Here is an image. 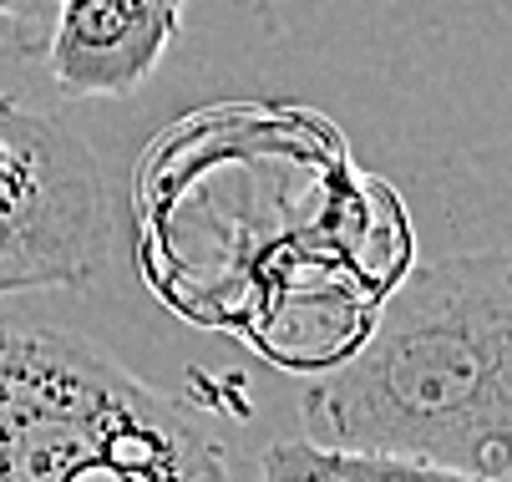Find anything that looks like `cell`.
Returning a JSON list of instances; mask_svg holds the SVG:
<instances>
[{"label": "cell", "instance_id": "obj_1", "mask_svg": "<svg viewBox=\"0 0 512 482\" xmlns=\"http://www.w3.org/2000/svg\"><path fill=\"white\" fill-rule=\"evenodd\" d=\"M325 447L401 452L487 482L512 472V249L411 269L371 330L300 396Z\"/></svg>", "mask_w": 512, "mask_h": 482}, {"label": "cell", "instance_id": "obj_2", "mask_svg": "<svg viewBox=\"0 0 512 482\" xmlns=\"http://www.w3.org/2000/svg\"><path fill=\"white\" fill-rule=\"evenodd\" d=\"M0 482H229L224 447L71 330L0 325Z\"/></svg>", "mask_w": 512, "mask_h": 482}, {"label": "cell", "instance_id": "obj_3", "mask_svg": "<svg viewBox=\"0 0 512 482\" xmlns=\"http://www.w3.org/2000/svg\"><path fill=\"white\" fill-rule=\"evenodd\" d=\"M112 234L97 153L56 117L0 97V300L97 280Z\"/></svg>", "mask_w": 512, "mask_h": 482}, {"label": "cell", "instance_id": "obj_4", "mask_svg": "<svg viewBox=\"0 0 512 482\" xmlns=\"http://www.w3.org/2000/svg\"><path fill=\"white\" fill-rule=\"evenodd\" d=\"M188 0H56L46 72L71 102H122L148 87L183 31Z\"/></svg>", "mask_w": 512, "mask_h": 482}, {"label": "cell", "instance_id": "obj_5", "mask_svg": "<svg viewBox=\"0 0 512 482\" xmlns=\"http://www.w3.org/2000/svg\"><path fill=\"white\" fill-rule=\"evenodd\" d=\"M264 482H487L442 462H421L401 452H360V447H325L310 437L269 442L259 457Z\"/></svg>", "mask_w": 512, "mask_h": 482}, {"label": "cell", "instance_id": "obj_6", "mask_svg": "<svg viewBox=\"0 0 512 482\" xmlns=\"http://www.w3.org/2000/svg\"><path fill=\"white\" fill-rule=\"evenodd\" d=\"M56 21V0H0V26L11 31L21 56H41Z\"/></svg>", "mask_w": 512, "mask_h": 482}, {"label": "cell", "instance_id": "obj_7", "mask_svg": "<svg viewBox=\"0 0 512 482\" xmlns=\"http://www.w3.org/2000/svg\"><path fill=\"white\" fill-rule=\"evenodd\" d=\"M502 482H512V472H507V477H502Z\"/></svg>", "mask_w": 512, "mask_h": 482}]
</instances>
